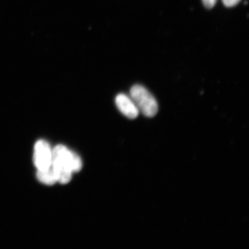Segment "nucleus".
Returning <instances> with one entry per match:
<instances>
[{"instance_id":"f257e3e1","label":"nucleus","mask_w":249,"mask_h":249,"mask_svg":"<svg viewBox=\"0 0 249 249\" xmlns=\"http://www.w3.org/2000/svg\"><path fill=\"white\" fill-rule=\"evenodd\" d=\"M83 166L79 155L63 145H58L52 149V167L57 182L66 184L70 182L71 174L79 172Z\"/></svg>"},{"instance_id":"f03ea898","label":"nucleus","mask_w":249,"mask_h":249,"mask_svg":"<svg viewBox=\"0 0 249 249\" xmlns=\"http://www.w3.org/2000/svg\"><path fill=\"white\" fill-rule=\"evenodd\" d=\"M130 96L135 103L139 111L145 116L151 118L157 114L158 105L154 96L144 87L135 85L130 90Z\"/></svg>"},{"instance_id":"7ed1b4c3","label":"nucleus","mask_w":249,"mask_h":249,"mask_svg":"<svg viewBox=\"0 0 249 249\" xmlns=\"http://www.w3.org/2000/svg\"><path fill=\"white\" fill-rule=\"evenodd\" d=\"M34 163L38 170L49 169L52 166V149L49 142L39 140L34 146Z\"/></svg>"},{"instance_id":"20e7f679","label":"nucleus","mask_w":249,"mask_h":249,"mask_svg":"<svg viewBox=\"0 0 249 249\" xmlns=\"http://www.w3.org/2000/svg\"><path fill=\"white\" fill-rule=\"evenodd\" d=\"M116 104L121 113L129 119H135L138 117L139 110L135 103L124 93H120L116 98Z\"/></svg>"},{"instance_id":"39448f33","label":"nucleus","mask_w":249,"mask_h":249,"mask_svg":"<svg viewBox=\"0 0 249 249\" xmlns=\"http://www.w3.org/2000/svg\"><path fill=\"white\" fill-rule=\"evenodd\" d=\"M36 177L40 182L44 183L45 185H53L57 182L54 171L52 166L49 169L38 170Z\"/></svg>"},{"instance_id":"423d86ee","label":"nucleus","mask_w":249,"mask_h":249,"mask_svg":"<svg viewBox=\"0 0 249 249\" xmlns=\"http://www.w3.org/2000/svg\"><path fill=\"white\" fill-rule=\"evenodd\" d=\"M224 5L227 7H233L237 5L241 0H222Z\"/></svg>"},{"instance_id":"0eeeda50","label":"nucleus","mask_w":249,"mask_h":249,"mask_svg":"<svg viewBox=\"0 0 249 249\" xmlns=\"http://www.w3.org/2000/svg\"><path fill=\"white\" fill-rule=\"evenodd\" d=\"M217 0H202L205 7L208 9L213 8L215 5Z\"/></svg>"}]
</instances>
